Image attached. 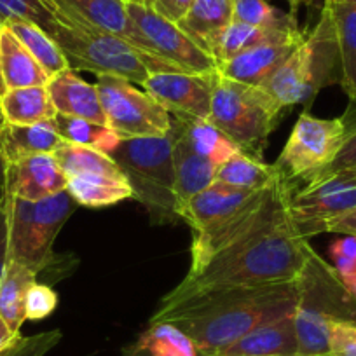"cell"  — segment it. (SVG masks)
Masks as SVG:
<instances>
[{
  "label": "cell",
  "instance_id": "17",
  "mask_svg": "<svg viewBox=\"0 0 356 356\" xmlns=\"http://www.w3.org/2000/svg\"><path fill=\"white\" fill-rule=\"evenodd\" d=\"M46 89L56 114L88 119L97 124L107 126L97 86L86 82L75 70L65 68L60 74L49 77Z\"/></svg>",
  "mask_w": 356,
  "mask_h": 356
},
{
  "label": "cell",
  "instance_id": "51",
  "mask_svg": "<svg viewBox=\"0 0 356 356\" xmlns=\"http://www.w3.org/2000/svg\"><path fill=\"white\" fill-rule=\"evenodd\" d=\"M124 2H142V4L149 6V0H124Z\"/></svg>",
  "mask_w": 356,
  "mask_h": 356
},
{
  "label": "cell",
  "instance_id": "44",
  "mask_svg": "<svg viewBox=\"0 0 356 356\" xmlns=\"http://www.w3.org/2000/svg\"><path fill=\"white\" fill-rule=\"evenodd\" d=\"M9 260V232H8V213H6L4 191L0 194V280L4 275L6 264Z\"/></svg>",
  "mask_w": 356,
  "mask_h": 356
},
{
  "label": "cell",
  "instance_id": "1",
  "mask_svg": "<svg viewBox=\"0 0 356 356\" xmlns=\"http://www.w3.org/2000/svg\"><path fill=\"white\" fill-rule=\"evenodd\" d=\"M296 282L215 290L177 304H159L152 323H173L186 332L200 356H217L253 328L296 311Z\"/></svg>",
  "mask_w": 356,
  "mask_h": 356
},
{
  "label": "cell",
  "instance_id": "30",
  "mask_svg": "<svg viewBox=\"0 0 356 356\" xmlns=\"http://www.w3.org/2000/svg\"><path fill=\"white\" fill-rule=\"evenodd\" d=\"M4 26H8L15 33L16 39L39 61V65L49 77L60 74L65 68H70L60 46L40 26L29 22H9Z\"/></svg>",
  "mask_w": 356,
  "mask_h": 356
},
{
  "label": "cell",
  "instance_id": "23",
  "mask_svg": "<svg viewBox=\"0 0 356 356\" xmlns=\"http://www.w3.org/2000/svg\"><path fill=\"white\" fill-rule=\"evenodd\" d=\"M0 115L8 124L29 126L53 121L56 118V108L46 86H30L8 89L0 95Z\"/></svg>",
  "mask_w": 356,
  "mask_h": 356
},
{
  "label": "cell",
  "instance_id": "18",
  "mask_svg": "<svg viewBox=\"0 0 356 356\" xmlns=\"http://www.w3.org/2000/svg\"><path fill=\"white\" fill-rule=\"evenodd\" d=\"M217 356H297L293 313L253 328Z\"/></svg>",
  "mask_w": 356,
  "mask_h": 356
},
{
  "label": "cell",
  "instance_id": "36",
  "mask_svg": "<svg viewBox=\"0 0 356 356\" xmlns=\"http://www.w3.org/2000/svg\"><path fill=\"white\" fill-rule=\"evenodd\" d=\"M0 22H29L51 33L56 18L46 0H0Z\"/></svg>",
  "mask_w": 356,
  "mask_h": 356
},
{
  "label": "cell",
  "instance_id": "20",
  "mask_svg": "<svg viewBox=\"0 0 356 356\" xmlns=\"http://www.w3.org/2000/svg\"><path fill=\"white\" fill-rule=\"evenodd\" d=\"M175 135V197L178 208L193 200L201 191L208 189L215 182L217 164L197 154L180 133L171 128ZM178 215V213H177Z\"/></svg>",
  "mask_w": 356,
  "mask_h": 356
},
{
  "label": "cell",
  "instance_id": "47",
  "mask_svg": "<svg viewBox=\"0 0 356 356\" xmlns=\"http://www.w3.org/2000/svg\"><path fill=\"white\" fill-rule=\"evenodd\" d=\"M290 4V9H292V13L296 15L297 9L302 8V6H311L313 4V0H286Z\"/></svg>",
  "mask_w": 356,
  "mask_h": 356
},
{
  "label": "cell",
  "instance_id": "22",
  "mask_svg": "<svg viewBox=\"0 0 356 356\" xmlns=\"http://www.w3.org/2000/svg\"><path fill=\"white\" fill-rule=\"evenodd\" d=\"M63 142L58 133L56 122L42 121L37 124L0 126V152L8 163L37 156V154H53Z\"/></svg>",
  "mask_w": 356,
  "mask_h": 356
},
{
  "label": "cell",
  "instance_id": "38",
  "mask_svg": "<svg viewBox=\"0 0 356 356\" xmlns=\"http://www.w3.org/2000/svg\"><path fill=\"white\" fill-rule=\"evenodd\" d=\"M342 118H344L346 122L344 143H342L341 150H339V154L335 156V159L332 161L320 175H316L309 184L320 182V180H325V178H328L330 175L337 173V171L356 166V115H353L351 112H346ZM309 184H306V186H309Z\"/></svg>",
  "mask_w": 356,
  "mask_h": 356
},
{
  "label": "cell",
  "instance_id": "34",
  "mask_svg": "<svg viewBox=\"0 0 356 356\" xmlns=\"http://www.w3.org/2000/svg\"><path fill=\"white\" fill-rule=\"evenodd\" d=\"M232 22L246 23L264 30L297 29L293 13H283L271 4V0H232Z\"/></svg>",
  "mask_w": 356,
  "mask_h": 356
},
{
  "label": "cell",
  "instance_id": "21",
  "mask_svg": "<svg viewBox=\"0 0 356 356\" xmlns=\"http://www.w3.org/2000/svg\"><path fill=\"white\" fill-rule=\"evenodd\" d=\"M49 75L44 72L39 61L29 53L25 46L16 39L15 33L2 25L0 32V84L8 89L47 86Z\"/></svg>",
  "mask_w": 356,
  "mask_h": 356
},
{
  "label": "cell",
  "instance_id": "5",
  "mask_svg": "<svg viewBox=\"0 0 356 356\" xmlns=\"http://www.w3.org/2000/svg\"><path fill=\"white\" fill-rule=\"evenodd\" d=\"M173 150L175 135L170 131L156 138L121 140L108 154L124 173L133 200L145 207L157 224L178 220Z\"/></svg>",
  "mask_w": 356,
  "mask_h": 356
},
{
  "label": "cell",
  "instance_id": "42",
  "mask_svg": "<svg viewBox=\"0 0 356 356\" xmlns=\"http://www.w3.org/2000/svg\"><path fill=\"white\" fill-rule=\"evenodd\" d=\"M193 0H149V6L170 22L178 23L189 11Z\"/></svg>",
  "mask_w": 356,
  "mask_h": 356
},
{
  "label": "cell",
  "instance_id": "37",
  "mask_svg": "<svg viewBox=\"0 0 356 356\" xmlns=\"http://www.w3.org/2000/svg\"><path fill=\"white\" fill-rule=\"evenodd\" d=\"M330 257L337 275L356 296V238L344 236L332 243Z\"/></svg>",
  "mask_w": 356,
  "mask_h": 356
},
{
  "label": "cell",
  "instance_id": "14",
  "mask_svg": "<svg viewBox=\"0 0 356 356\" xmlns=\"http://www.w3.org/2000/svg\"><path fill=\"white\" fill-rule=\"evenodd\" d=\"M68 178L53 154H37L8 163L4 193L25 201H40L67 191Z\"/></svg>",
  "mask_w": 356,
  "mask_h": 356
},
{
  "label": "cell",
  "instance_id": "25",
  "mask_svg": "<svg viewBox=\"0 0 356 356\" xmlns=\"http://www.w3.org/2000/svg\"><path fill=\"white\" fill-rule=\"evenodd\" d=\"M330 11L341 60V86L356 104V2L323 4Z\"/></svg>",
  "mask_w": 356,
  "mask_h": 356
},
{
  "label": "cell",
  "instance_id": "32",
  "mask_svg": "<svg viewBox=\"0 0 356 356\" xmlns=\"http://www.w3.org/2000/svg\"><path fill=\"white\" fill-rule=\"evenodd\" d=\"M54 122H56L58 133L63 142L91 147V149L102 150L105 154H111L121 142L118 133L112 131L108 126L97 124L88 119L56 114Z\"/></svg>",
  "mask_w": 356,
  "mask_h": 356
},
{
  "label": "cell",
  "instance_id": "40",
  "mask_svg": "<svg viewBox=\"0 0 356 356\" xmlns=\"http://www.w3.org/2000/svg\"><path fill=\"white\" fill-rule=\"evenodd\" d=\"M58 293L46 283L35 282L29 290L25 304V316L30 321L46 320L56 311Z\"/></svg>",
  "mask_w": 356,
  "mask_h": 356
},
{
  "label": "cell",
  "instance_id": "24",
  "mask_svg": "<svg viewBox=\"0 0 356 356\" xmlns=\"http://www.w3.org/2000/svg\"><path fill=\"white\" fill-rule=\"evenodd\" d=\"M68 194L86 208H105L133 197L124 175H75L68 177Z\"/></svg>",
  "mask_w": 356,
  "mask_h": 356
},
{
  "label": "cell",
  "instance_id": "7",
  "mask_svg": "<svg viewBox=\"0 0 356 356\" xmlns=\"http://www.w3.org/2000/svg\"><path fill=\"white\" fill-rule=\"evenodd\" d=\"M8 213L9 260L30 267L37 276L53 266L58 234L79 207L68 191L40 201H25L4 193Z\"/></svg>",
  "mask_w": 356,
  "mask_h": 356
},
{
  "label": "cell",
  "instance_id": "35",
  "mask_svg": "<svg viewBox=\"0 0 356 356\" xmlns=\"http://www.w3.org/2000/svg\"><path fill=\"white\" fill-rule=\"evenodd\" d=\"M297 29H299V26H297ZM297 29L264 30L252 25H246V23L232 22L231 25L227 26V30L224 32V35L220 37V42H218L217 49H215L213 58L218 65L222 63V61L231 60L236 54L243 53V51L250 49V47L257 46V44L264 42V40L271 39V37L275 35H280V33L292 32V30Z\"/></svg>",
  "mask_w": 356,
  "mask_h": 356
},
{
  "label": "cell",
  "instance_id": "46",
  "mask_svg": "<svg viewBox=\"0 0 356 356\" xmlns=\"http://www.w3.org/2000/svg\"><path fill=\"white\" fill-rule=\"evenodd\" d=\"M6 170H8V161H6V157L2 156V152H0V194H2V191H4Z\"/></svg>",
  "mask_w": 356,
  "mask_h": 356
},
{
  "label": "cell",
  "instance_id": "26",
  "mask_svg": "<svg viewBox=\"0 0 356 356\" xmlns=\"http://www.w3.org/2000/svg\"><path fill=\"white\" fill-rule=\"evenodd\" d=\"M35 282L37 275L30 267L16 260H8L4 275L0 280V316L8 321L16 334H19L22 325L26 321V296Z\"/></svg>",
  "mask_w": 356,
  "mask_h": 356
},
{
  "label": "cell",
  "instance_id": "3",
  "mask_svg": "<svg viewBox=\"0 0 356 356\" xmlns=\"http://www.w3.org/2000/svg\"><path fill=\"white\" fill-rule=\"evenodd\" d=\"M46 2L56 18L49 35L63 51L72 70L91 72L97 77L115 75L140 86L150 74L177 72L122 37L89 25L54 0Z\"/></svg>",
  "mask_w": 356,
  "mask_h": 356
},
{
  "label": "cell",
  "instance_id": "28",
  "mask_svg": "<svg viewBox=\"0 0 356 356\" xmlns=\"http://www.w3.org/2000/svg\"><path fill=\"white\" fill-rule=\"evenodd\" d=\"M278 175L275 164H266L264 159L238 150L217 168L215 182L238 189L260 191L271 186Z\"/></svg>",
  "mask_w": 356,
  "mask_h": 356
},
{
  "label": "cell",
  "instance_id": "41",
  "mask_svg": "<svg viewBox=\"0 0 356 356\" xmlns=\"http://www.w3.org/2000/svg\"><path fill=\"white\" fill-rule=\"evenodd\" d=\"M328 356H356V325L335 321L330 327Z\"/></svg>",
  "mask_w": 356,
  "mask_h": 356
},
{
  "label": "cell",
  "instance_id": "10",
  "mask_svg": "<svg viewBox=\"0 0 356 356\" xmlns=\"http://www.w3.org/2000/svg\"><path fill=\"white\" fill-rule=\"evenodd\" d=\"M95 86L100 95L107 126L121 140L156 138L171 131L173 119L163 105L128 79L100 75Z\"/></svg>",
  "mask_w": 356,
  "mask_h": 356
},
{
  "label": "cell",
  "instance_id": "19",
  "mask_svg": "<svg viewBox=\"0 0 356 356\" xmlns=\"http://www.w3.org/2000/svg\"><path fill=\"white\" fill-rule=\"evenodd\" d=\"M232 0H193L189 11L177 23L197 46L213 56L220 37L232 23Z\"/></svg>",
  "mask_w": 356,
  "mask_h": 356
},
{
  "label": "cell",
  "instance_id": "29",
  "mask_svg": "<svg viewBox=\"0 0 356 356\" xmlns=\"http://www.w3.org/2000/svg\"><path fill=\"white\" fill-rule=\"evenodd\" d=\"M173 126L197 154L210 159L217 166L239 150V147L227 135L208 121L184 122L173 119Z\"/></svg>",
  "mask_w": 356,
  "mask_h": 356
},
{
  "label": "cell",
  "instance_id": "6",
  "mask_svg": "<svg viewBox=\"0 0 356 356\" xmlns=\"http://www.w3.org/2000/svg\"><path fill=\"white\" fill-rule=\"evenodd\" d=\"M285 114L262 86L243 84L218 75L208 122L227 135L241 152L264 159L267 140Z\"/></svg>",
  "mask_w": 356,
  "mask_h": 356
},
{
  "label": "cell",
  "instance_id": "4",
  "mask_svg": "<svg viewBox=\"0 0 356 356\" xmlns=\"http://www.w3.org/2000/svg\"><path fill=\"white\" fill-rule=\"evenodd\" d=\"M299 297L293 311L297 356H328L330 327L335 321L356 325V296L311 246L297 278Z\"/></svg>",
  "mask_w": 356,
  "mask_h": 356
},
{
  "label": "cell",
  "instance_id": "52",
  "mask_svg": "<svg viewBox=\"0 0 356 356\" xmlns=\"http://www.w3.org/2000/svg\"><path fill=\"white\" fill-rule=\"evenodd\" d=\"M0 32H2V22H0ZM4 93V88H2V84H0V95Z\"/></svg>",
  "mask_w": 356,
  "mask_h": 356
},
{
  "label": "cell",
  "instance_id": "31",
  "mask_svg": "<svg viewBox=\"0 0 356 356\" xmlns=\"http://www.w3.org/2000/svg\"><path fill=\"white\" fill-rule=\"evenodd\" d=\"M61 170L68 177L75 175H124L114 159L102 150L77 143L61 142L53 152Z\"/></svg>",
  "mask_w": 356,
  "mask_h": 356
},
{
  "label": "cell",
  "instance_id": "49",
  "mask_svg": "<svg viewBox=\"0 0 356 356\" xmlns=\"http://www.w3.org/2000/svg\"><path fill=\"white\" fill-rule=\"evenodd\" d=\"M126 356H150V355L147 351H143V349L133 346V348H129L128 351H126Z\"/></svg>",
  "mask_w": 356,
  "mask_h": 356
},
{
  "label": "cell",
  "instance_id": "11",
  "mask_svg": "<svg viewBox=\"0 0 356 356\" xmlns=\"http://www.w3.org/2000/svg\"><path fill=\"white\" fill-rule=\"evenodd\" d=\"M218 74L156 72L142 88L177 121H208Z\"/></svg>",
  "mask_w": 356,
  "mask_h": 356
},
{
  "label": "cell",
  "instance_id": "45",
  "mask_svg": "<svg viewBox=\"0 0 356 356\" xmlns=\"http://www.w3.org/2000/svg\"><path fill=\"white\" fill-rule=\"evenodd\" d=\"M19 337H22V334H16V332L9 327L8 321L0 316V353H4L6 349L11 348Z\"/></svg>",
  "mask_w": 356,
  "mask_h": 356
},
{
  "label": "cell",
  "instance_id": "50",
  "mask_svg": "<svg viewBox=\"0 0 356 356\" xmlns=\"http://www.w3.org/2000/svg\"><path fill=\"white\" fill-rule=\"evenodd\" d=\"M334 2H356V0H325V4H334Z\"/></svg>",
  "mask_w": 356,
  "mask_h": 356
},
{
  "label": "cell",
  "instance_id": "53",
  "mask_svg": "<svg viewBox=\"0 0 356 356\" xmlns=\"http://www.w3.org/2000/svg\"><path fill=\"white\" fill-rule=\"evenodd\" d=\"M4 124V121H2V115H0V126Z\"/></svg>",
  "mask_w": 356,
  "mask_h": 356
},
{
  "label": "cell",
  "instance_id": "8",
  "mask_svg": "<svg viewBox=\"0 0 356 356\" xmlns=\"http://www.w3.org/2000/svg\"><path fill=\"white\" fill-rule=\"evenodd\" d=\"M126 11L133 26V46L177 72L218 74L215 58L201 49L177 23L142 2H126Z\"/></svg>",
  "mask_w": 356,
  "mask_h": 356
},
{
  "label": "cell",
  "instance_id": "9",
  "mask_svg": "<svg viewBox=\"0 0 356 356\" xmlns=\"http://www.w3.org/2000/svg\"><path fill=\"white\" fill-rule=\"evenodd\" d=\"M344 140V118L321 119L306 111L297 119L275 168L290 182L309 184L335 159Z\"/></svg>",
  "mask_w": 356,
  "mask_h": 356
},
{
  "label": "cell",
  "instance_id": "2",
  "mask_svg": "<svg viewBox=\"0 0 356 356\" xmlns=\"http://www.w3.org/2000/svg\"><path fill=\"white\" fill-rule=\"evenodd\" d=\"M311 245L300 234L292 213L234 248L215 255L197 273L187 275L161 304H177L215 290L264 286L296 282Z\"/></svg>",
  "mask_w": 356,
  "mask_h": 356
},
{
  "label": "cell",
  "instance_id": "39",
  "mask_svg": "<svg viewBox=\"0 0 356 356\" xmlns=\"http://www.w3.org/2000/svg\"><path fill=\"white\" fill-rule=\"evenodd\" d=\"M63 334L61 330H47L40 332V334L30 335V337H19L15 344L4 353H0V356H46L58 342L61 341Z\"/></svg>",
  "mask_w": 356,
  "mask_h": 356
},
{
  "label": "cell",
  "instance_id": "15",
  "mask_svg": "<svg viewBox=\"0 0 356 356\" xmlns=\"http://www.w3.org/2000/svg\"><path fill=\"white\" fill-rule=\"evenodd\" d=\"M260 191L238 189V187L213 182L208 189L201 191L193 200L178 208V218L187 222L194 234H197L234 215L236 211L246 207Z\"/></svg>",
  "mask_w": 356,
  "mask_h": 356
},
{
  "label": "cell",
  "instance_id": "16",
  "mask_svg": "<svg viewBox=\"0 0 356 356\" xmlns=\"http://www.w3.org/2000/svg\"><path fill=\"white\" fill-rule=\"evenodd\" d=\"M262 88L275 98L276 104L285 112L292 111V107H296V105H304L307 108L313 104V100L320 91H318L316 84H314L309 53H307L304 40L273 72V75L264 82Z\"/></svg>",
  "mask_w": 356,
  "mask_h": 356
},
{
  "label": "cell",
  "instance_id": "43",
  "mask_svg": "<svg viewBox=\"0 0 356 356\" xmlns=\"http://www.w3.org/2000/svg\"><path fill=\"white\" fill-rule=\"evenodd\" d=\"M323 232H330V234H346L356 238V208L349 210L346 213L339 215V217L332 218L330 222L323 225L321 234Z\"/></svg>",
  "mask_w": 356,
  "mask_h": 356
},
{
  "label": "cell",
  "instance_id": "33",
  "mask_svg": "<svg viewBox=\"0 0 356 356\" xmlns=\"http://www.w3.org/2000/svg\"><path fill=\"white\" fill-rule=\"evenodd\" d=\"M150 356H200L193 339L173 323H152L136 341Z\"/></svg>",
  "mask_w": 356,
  "mask_h": 356
},
{
  "label": "cell",
  "instance_id": "48",
  "mask_svg": "<svg viewBox=\"0 0 356 356\" xmlns=\"http://www.w3.org/2000/svg\"><path fill=\"white\" fill-rule=\"evenodd\" d=\"M337 173H342L346 178H348V180H351V182H356V166L348 168V170L337 171Z\"/></svg>",
  "mask_w": 356,
  "mask_h": 356
},
{
  "label": "cell",
  "instance_id": "13",
  "mask_svg": "<svg viewBox=\"0 0 356 356\" xmlns=\"http://www.w3.org/2000/svg\"><path fill=\"white\" fill-rule=\"evenodd\" d=\"M304 35L306 32L297 29L264 40L250 49L236 54L231 60L218 63V75L231 79V81L243 82V84L262 86L271 77L273 72L300 46Z\"/></svg>",
  "mask_w": 356,
  "mask_h": 356
},
{
  "label": "cell",
  "instance_id": "27",
  "mask_svg": "<svg viewBox=\"0 0 356 356\" xmlns=\"http://www.w3.org/2000/svg\"><path fill=\"white\" fill-rule=\"evenodd\" d=\"M60 6L105 32L115 33L131 44L133 26L124 0H54Z\"/></svg>",
  "mask_w": 356,
  "mask_h": 356
},
{
  "label": "cell",
  "instance_id": "12",
  "mask_svg": "<svg viewBox=\"0 0 356 356\" xmlns=\"http://www.w3.org/2000/svg\"><path fill=\"white\" fill-rule=\"evenodd\" d=\"M356 208V182L342 173L330 175L325 180L309 184L293 194L290 213L300 234H321V229L332 218Z\"/></svg>",
  "mask_w": 356,
  "mask_h": 356
}]
</instances>
